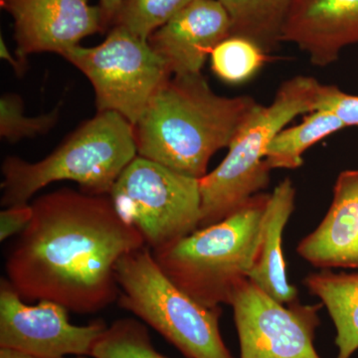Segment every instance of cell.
Returning <instances> with one entry per match:
<instances>
[{
	"mask_svg": "<svg viewBox=\"0 0 358 358\" xmlns=\"http://www.w3.org/2000/svg\"><path fill=\"white\" fill-rule=\"evenodd\" d=\"M33 215L6 259V279L24 301L95 313L119 300L115 266L145 246L109 195L61 188L32 202Z\"/></svg>",
	"mask_w": 358,
	"mask_h": 358,
	"instance_id": "1",
	"label": "cell"
},
{
	"mask_svg": "<svg viewBox=\"0 0 358 358\" xmlns=\"http://www.w3.org/2000/svg\"><path fill=\"white\" fill-rule=\"evenodd\" d=\"M259 105L250 96L218 95L199 74L173 76L134 124L138 155L197 179L230 147Z\"/></svg>",
	"mask_w": 358,
	"mask_h": 358,
	"instance_id": "2",
	"label": "cell"
},
{
	"mask_svg": "<svg viewBox=\"0 0 358 358\" xmlns=\"http://www.w3.org/2000/svg\"><path fill=\"white\" fill-rule=\"evenodd\" d=\"M136 155L133 124L117 113L98 112L39 162L7 157L1 166V205L28 204L42 188L61 180L74 181L89 194L109 195Z\"/></svg>",
	"mask_w": 358,
	"mask_h": 358,
	"instance_id": "3",
	"label": "cell"
},
{
	"mask_svg": "<svg viewBox=\"0 0 358 358\" xmlns=\"http://www.w3.org/2000/svg\"><path fill=\"white\" fill-rule=\"evenodd\" d=\"M270 193H258L232 215L152 252L179 289L208 308L230 305L255 262Z\"/></svg>",
	"mask_w": 358,
	"mask_h": 358,
	"instance_id": "4",
	"label": "cell"
},
{
	"mask_svg": "<svg viewBox=\"0 0 358 358\" xmlns=\"http://www.w3.org/2000/svg\"><path fill=\"white\" fill-rule=\"evenodd\" d=\"M320 85L313 77H293L279 87L270 105L257 106L223 162L200 179L199 228L232 215L267 187L272 171L265 160L268 145L296 117L315 112Z\"/></svg>",
	"mask_w": 358,
	"mask_h": 358,
	"instance_id": "5",
	"label": "cell"
},
{
	"mask_svg": "<svg viewBox=\"0 0 358 358\" xmlns=\"http://www.w3.org/2000/svg\"><path fill=\"white\" fill-rule=\"evenodd\" d=\"M115 277L120 307L152 327L186 358H235L221 336V308L206 307L179 289L148 247L122 256Z\"/></svg>",
	"mask_w": 358,
	"mask_h": 358,
	"instance_id": "6",
	"label": "cell"
},
{
	"mask_svg": "<svg viewBox=\"0 0 358 358\" xmlns=\"http://www.w3.org/2000/svg\"><path fill=\"white\" fill-rule=\"evenodd\" d=\"M115 211L152 252L199 229L200 179L136 155L109 194Z\"/></svg>",
	"mask_w": 358,
	"mask_h": 358,
	"instance_id": "7",
	"label": "cell"
},
{
	"mask_svg": "<svg viewBox=\"0 0 358 358\" xmlns=\"http://www.w3.org/2000/svg\"><path fill=\"white\" fill-rule=\"evenodd\" d=\"M62 57L91 82L98 112L117 113L133 126L150 99L173 77L166 61L148 41L117 26L102 43L79 45Z\"/></svg>",
	"mask_w": 358,
	"mask_h": 358,
	"instance_id": "8",
	"label": "cell"
},
{
	"mask_svg": "<svg viewBox=\"0 0 358 358\" xmlns=\"http://www.w3.org/2000/svg\"><path fill=\"white\" fill-rule=\"evenodd\" d=\"M230 306L240 358H322L313 345L320 305H284L245 280Z\"/></svg>",
	"mask_w": 358,
	"mask_h": 358,
	"instance_id": "9",
	"label": "cell"
},
{
	"mask_svg": "<svg viewBox=\"0 0 358 358\" xmlns=\"http://www.w3.org/2000/svg\"><path fill=\"white\" fill-rule=\"evenodd\" d=\"M69 310L50 301L26 305L6 278L0 281V348H14L39 358L91 357L107 324L102 320L75 326Z\"/></svg>",
	"mask_w": 358,
	"mask_h": 358,
	"instance_id": "10",
	"label": "cell"
},
{
	"mask_svg": "<svg viewBox=\"0 0 358 358\" xmlns=\"http://www.w3.org/2000/svg\"><path fill=\"white\" fill-rule=\"evenodd\" d=\"M0 7L13 17L16 57L24 63L43 52L63 56L105 31L100 7L88 0H0Z\"/></svg>",
	"mask_w": 358,
	"mask_h": 358,
	"instance_id": "11",
	"label": "cell"
},
{
	"mask_svg": "<svg viewBox=\"0 0 358 358\" xmlns=\"http://www.w3.org/2000/svg\"><path fill=\"white\" fill-rule=\"evenodd\" d=\"M229 36V17L217 0H193L148 42L173 76H180L201 73L214 48Z\"/></svg>",
	"mask_w": 358,
	"mask_h": 358,
	"instance_id": "12",
	"label": "cell"
},
{
	"mask_svg": "<svg viewBox=\"0 0 358 358\" xmlns=\"http://www.w3.org/2000/svg\"><path fill=\"white\" fill-rule=\"evenodd\" d=\"M282 41L308 54L313 65L334 64L358 44V0H293Z\"/></svg>",
	"mask_w": 358,
	"mask_h": 358,
	"instance_id": "13",
	"label": "cell"
},
{
	"mask_svg": "<svg viewBox=\"0 0 358 358\" xmlns=\"http://www.w3.org/2000/svg\"><path fill=\"white\" fill-rule=\"evenodd\" d=\"M296 251L315 267L358 268V169L339 173L329 211Z\"/></svg>",
	"mask_w": 358,
	"mask_h": 358,
	"instance_id": "14",
	"label": "cell"
},
{
	"mask_svg": "<svg viewBox=\"0 0 358 358\" xmlns=\"http://www.w3.org/2000/svg\"><path fill=\"white\" fill-rule=\"evenodd\" d=\"M296 188L291 179L281 181L270 193L264 214L260 243L248 280L275 300L284 303L298 301V291L289 282L282 252V234L294 209Z\"/></svg>",
	"mask_w": 358,
	"mask_h": 358,
	"instance_id": "15",
	"label": "cell"
},
{
	"mask_svg": "<svg viewBox=\"0 0 358 358\" xmlns=\"http://www.w3.org/2000/svg\"><path fill=\"white\" fill-rule=\"evenodd\" d=\"M306 288L322 301L336 329V358H350L358 350V273L322 268L303 280Z\"/></svg>",
	"mask_w": 358,
	"mask_h": 358,
	"instance_id": "16",
	"label": "cell"
},
{
	"mask_svg": "<svg viewBox=\"0 0 358 358\" xmlns=\"http://www.w3.org/2000/svg\"><path fill=\"white\" fill-rule=\"evenodd\" d=\"M229 17L231 35L251 40L266 53L282 43L293 0H217Z\"/></svg>",
	"mask_w": 358,
	"mask_h": 358,
	"instance_id": "17",
	"label": "cell"
},
{
	"mask_svg": "<svg viewBox=\"0 0 358 358\" xmlns=\"http://www.w3.org/2000/svg\"><path fill=\"white\" fill-rule=\"evenodd\" d=\"M345 129L333 113L317 110L296 126L285 128L271 141L265 160L271 169H296L303 166V155L315 143Z\"/></svg>",
	"mask_w": 358,
	"mask_h": 358,
	"instance_id": "18",
	"label": "cell"
},
{
	"mask_svg": "<svg viewBox=\"0 0 358 358\" xmlns=\"http://www.w3.org/2000/svg\"><path fill=\"white\" fill-rule=\"evenodd\" d=\"M211 68L226 83L241 84L251 79L267 62V53L251 40L240 36L224 39L212 51Z\"/></svg>",
	"mask_w": 358,
	"mask_h": 358,
	"instance_id": "19",
	"label": "cell"
},
{
	"mask_svg": "<svg viewBox=\"0 0 358 358\" xmlns=\"http://www.w3.org/2000/svg\"><path fill=\"white\" fill-rule=\"evenodd\" d=\"M94 358H167L155 350L147 327L126 317L107 327L92 350Z\"/></svg>",
	"mask_w": 358,
	"mask_h": 358,
	"instance_id": "20",
	"label": "cell"
},
{
	"mask_svg": "<svg viewBox=\"0 0 358 358\" xmlns=\"http://www.w3.org/2000/svg\"><path fill=\"white\" fill-rule=\"evenodd\" d=\"M193 0H122L112 27L124 28L138 39L148 41L150 35L166 24Z\"/></svg>",
	"mask_w": 358,
	"mask_h": 358,
	"instance_id": "21",
	"label": "cell"
},
{
	"mask_svg": "<svg viewBox=\"0 0 358 358\" xmlns=\"http://www.w3.org/2000/svg\"><path fill=\"white\" fill-rule=\"evenodd\" d=\"M62 102L47 114L27 117L24 103L17 94H3L0 99V136L9 143L49 133L57 124Z\"/></svg>",
	"mask_w": 358,
	"mask_h": 358,
	"instance_id": "22",
	"label": "cell"
},
{
	"mask_svg": "<svg viewBox=\"0 0 358 358\" xmlns=\"http://www.w3.org/2000/svg\"><path fill=\"white\" fill-rule=\"evenodd\" d=\"M317 110L333 113L345 128H358V96L345 93L334 85H320L315 103Z\"/></svg>",
	"mask_w": 358,
	"mask_h": 358,
	"instance_id": "23",
	"label": "cell"
},
{
	"mask_svg": "<svg viewBox=\"0 0 358 358\" xmlns=\"http://www.w3.org/2000/svg\"><path fill=\"white\" fill-rule=\"evenodd\" d=\"M32 215L31 204L6 207L0 212V241L18 236L27 227Z\"/></svg>",
	"mask_w": 358,
	"mask_h": 358,
	"instance_id": "24",
	"label": "cell"
},
{
	"mask_svg": "<svg viewBox=\"0 0 358 358\" xmlns=\"http://www.w3.org/2000/svg\"><path fill=\"white\" fill-rule=\"evenodd\" d=\"M0 57L7 61L9 65L13 68L14 72L18 77H22L27 71V63L22 62L20 59L13 57V54L9 51L8 47L4 41L3 37L0 38Z\"/></svg>",
	"mask_w": 358,
	"mask_h": 358,
	"instance_id": "25",
	"label": "cell"
},
{
	"mask_svg": "<svg viewBox=\"0 0 358 358\" xmlns=\"http://www.w3.org/2000/svg\"><path fill=\"white\" fill-rule=\"evenodd\" d=\"M122 1V0H100L99 7L102 11L103 24L105 30L112 26L113 20H114L115 13L121 6Z\"/></svg>",
	"mask_w": 358,
	"mask_h": 358,
	"instance_id": "26",
	"label": "cell"
},
{
	"mask_svg": "<svg viewBox=\"0 0 358 358\" xmlns=\"http://www.w3.org/2000/svg\"><path fill=\"white\" fill-rule=\"evenodd\" d=\"M0 358H39L14 348H0Z\"/></svg>",
	"mask_w": 358,
	"mask_h": 358,
	"instance_id": "27",
	"label": "cell"
},
{
	"mask_svg": "<svg viewBox=\"0 0 358 358\" xmlns=\"http://www.w3.org/2000/svg\"><path fill=\"white\" fill-rule=\"evenodd\" d=\"M64 358H67V357H64ZM76 358H86V357H77Z\"/></svg>",
	"mask_w": 358,
	"mask_h": 358,
	"instance_id": "28",
	"label": "cell"
}]
</instances>
